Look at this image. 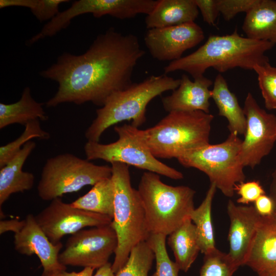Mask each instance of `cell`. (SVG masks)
Returning <instances> with one entry per match:
<instances>
[{"label": "cell", "mask_w": 276, "mask_h": 276, "mask_svg": "<svg viewBox=\"0 0 276 276\" xmlns=\"http://www.w3.org/2000/svg\"><path fill=\"white\" fill-rule=\"evenodd\" d=\"M111 177V166L97 165L73 154L62 153L48 158L44 165L38 195L43 200L52 201Z\"/></svg>", "instance_id": "cell-8"}, {"label": "cell", "mask_w": 276, "mask_h": 276, "mask_svg": "<svg viewBox=\"0 0 276 276\" xmlns=\"http://www.w3.org/2000/svg\"><path fill=\"white\" fill-rule=\"evenodd\" d=\"M25 224V219L23 220L18 219L1 220L0 234L2 235L8 231H12L16 234L22 229Z\"/></svg>", "instance_id": "cell-36"}, {"label": "cell", "mask_w": 276, "mask_h": 276, "mask_svg": "<svg viewBox=\"0 0 276 276\" xmlns=\"http://www.w3.org/2000/svg\"><path fill=\"white\" fill-rule=\"evenodd\" d=\"M154 259L147 242H141L132 249L126 263L116 276H148Z\"/></svg>", "instance_id": "cell-26"}, {"label": "cell", "mask_w": 276, "mask_h": 276, "mask_svg": "<svg viewBox=\"0 0 276 276\" xmlns=\"http://www.w3.org/2000/svg\"><path fill=\"white\" fill-rule=\"evenodd\" d=\"M259 276H276V269L258 274Z\"/></svg>", "instance_id": "cell-41"}, {"label": "cell", "mask_w": 276, "mask_h": 276, "mask_svg": "<svg viewBox=\"0 0 276 276\" xmlns=\"http://www.w3.org/2000/svg\"><path fill=\"white\" fill-rule=\"evenodd\" d=\"M246 37L276 43V1L259 0L247 13L242 26Z\"/></svg>", "instance_id": "cell-20"}, {"label": "cell", "mask_w": 276, "mask_h": 276, "mask_svg": "<svg viewBox=\"0 0 276 276\" xmlns=\"http://www.w3.org/2000/svg\"><path fill=\"white\" fill-rule=\"evenodd\" d=\"M245 265L258 274L276 269V214L261 217Z\"/></svg>", "instance_id": "cell-17"}, {"label": "cell", "mask_w": 276, "mask_h": 276, "mask_svg": "<svg viewBox=\"0 0 276 276\" xmlns=\"http://www.w3.org/2000/svg\"><path fill=\"white\" fill-rule=\"evenodd\" d=\"M216 189V186L211 183L201 203L193 210L190 216L196 227L200 251L204 255L216 248L211 210Z\"/></svg>", "instance_id": "cell-25"}, {"label": "cell", "mask_w": 276, "mask_h": 276, "mask_svg": "<svg viewBox=\"0 0 276 276\" xmlns=\"http://www.w3.org/2000/svg\"><path fill=\"white\" fill-rule=\"evenodd\" d=\"M114 130L118 139L113 143L103 144L87 141L85 143L84 151L86 159H102L110 164L121 163L175 180L183 178L181 172L164 164L152 154L142 139L139 128L125 124L115 126Z\"/></svg>", "instance_id": "cell-9"}, {"label": "cell", "mask_w": 276, "mask_h": 276, "mask_svg": "<svg viewBox=\"0 0 276 276\" xmlns=\"http://www.w3.org/2000/svg\"><path fill=\"white\" fill-rule=\"evenodd\" d=\"M257 212L262 217L272 215L275 210L274 204L271 198L265 194L260 196L255 202Z\"/></svg>", "instance_id": "cell-35"}, {"label": "cell", "mask_w": 276, "mask_h": 276, "mask_svg": "<svg viewBox=\"0 0 276 276\" xmlns=\"http://www.w3.org/2000/svg\"><path fill=\"white\" fill-rule=\"evenodd\" d=\"M48 119L42 104L34 99L29 87L24 89L18 101L11 104L0 103L1 129L13 124L25 126L33 120L45 121Z\"/></svg>", "instance_id": "cell-22"}, {"label": "cell", "mask_w": 276, "mask_h": 276, "mask_svg": "<svg viewBox=\"0 0 276 276\" xmlns=\"http://www.w3.org/2000/svg\"><path fill=\"white\" fill-rule=\"evenodd\" d=\"M36 146L31 140L0 170V206L14 193L31 190L35 177L33 173L22 171L28 156Z\"/></svg>", "instance_id": "cell-18"}, {"label": "cell", "mask_w": 276, "mask_h": 276, "mask_svg": "<svg viewBox=\"0 0 276 276\" xmlns=\"http://www.w3.org/2000/svg\"><path fill=\"white\" fill-rule=\"evenodd\" d=\"M167 236L150 234L146 241L154 254L156 261L155 271L151 276H178L180 270L175 262L168 255L166 240Z\"/></svg>", "instance_id": "cell-28"}, {"label": "cell", "mask_w": 276, "mask_h": 276, "mask_svg": "<svg viewBox=\"0 0 276 276\" xmlns=\"http://www.w3.org/2000/svg\"><path fill=\"white\" fill-rule=\"evenodd\" d=\"M242 140L235 133H230L222 143L209 144L191 150L177 159L183 167L194 168L204 173L226 196L234 195L235 187L244 182L245 175L240 158Z\"/></svg>", "instance_id": "cell-7"}, {"label": "cell", "mask_w": 276, "mask_h": 276, "mask_svg": "<svg viewBox=\"0 0 276 276\" xmlns=\"http://www.w3.org/2000/svg\"><path fill=\"white\" fill-rule=\"evenodd\" d=\"M253 70L258 76L265 107L268 110L276 109V67L268 62L256 65Z\"/></svg>", "instance_id": "cell-31"}, {"label": "cell", "mask_w": 276, "mask_h": 276, "mask_svg": "<svg viewBox=\"0 0 276 276\" xmlns=\"http://www.w3.org/2000/svg\"><path fill=\"white\" fill-rule=\"evenodd\" d=\"M243 109L246 126L240 158L244 167L253 169L270 153L276 142V116L260 107L250 93Z\"/></svg>", "instance_id": "cell-11"}, {"label": "cell", "mask_w": 276, "mask_h": 276, "mask_svg": "<svg viewBox=\"0 0 276 276\" xmlns=\"http://www.w3.org/2000/svg\"><path fill=\"white\" fill-rule=\"evenodd\" d=\"M274 44L241 36L236 30L231 34L211 35L196 51L165 66L164 74L183 71L194 79L211 67L220 73L236 67L254 70L256 65L269 62L265 53Z\"/></svg>", "instance_id": "cell-2"}, {"label": "cell", "mask_w": 276, "mask_h": 276, "mask_svg": "<svg viewBox=\"0 0 276 276\" xmlns=\"http://www.w3.org/2000/svg\"><path fill=\"white\" fill-rule=\"evenodd\" d=\"M200 10L203 20L210 25H214L219 13L217 0H194Z\"/></svg>", "instance_id": "cell-34"}, {"label": "cell", "mask_w": 276, "mask_h": 276, "mask_svg": "<svg viewBox=\"0 0 276 276\" xmlns=\"http://www.w3.org/2000/svg\"><path fill=\"white\" fill-rule=\"evenodd\" d=\"M65 271H43L41 276H64V273Z\"/></svg>", "instance_id": "cell-40"}, {"label": "cell", "mask_w": 276, "mask_h": 276, "mask_svg": "<svg viewBox=\"0 0 276 276\" xmlns=\"http://www.w3.org/2000/svg\"><path fill=\"white\" fill-rule=\"evenodd\" d=\"M145 54L136 36L109 28L96 37L84 53L64 52L40 72L41 77L58 84L46 106L86 102L103 106L110 95L132 84L133 70Z\"/></svg>", "instance_id": "cell-1"}, {"label": "cell", "mask_w": 276, "mask_h": 276, "mask_svg": "<svg viewBox=\"0 0 276 276\" xmlns=\"http://www.w3.org/2000/svg\"><path fill=\"white\" fill-rule=\"evenodd\" d=\"M180 79L178 87L170 95L162 98L164 109L168 112L202 111L210 113L212 80L202 76L192 81L185 74Z\"/></svg>", "instance_id": "cell-16"}, {"label": "cell", "mask_w": 276, "mask_h": 276, "mask_svg": "<svg viewBox=\"0 0 276 276\" xmlns=\"http://www.w3.org/2000/svg\"><path fill=\"white\" fill-rule=\"evenodd\" d=\"M94 269L90 267H84L80 272H66L64 271V276H93Z\"/></svg>", "instance_id": "cell-39"}, {"label": "cell", "mask_w": 276, "mask_h": 276, "mask_svg": "<svg viewBox=\"0 0 276 276\" xmlns=\"http://www.w3.org/2000/svg\"><path fill=\"white\" fill-rule=\"evenodd\" d=\"M117 246V234L111 224L83 229L68 238L59 261L65 266L98 269L108 262Z\"/></svg>", "instance_id": "cell-10"}, {"label": "cell", "mask_w": 276, "mask_h": 276, "mask_svg": "<svg viewBox=\"0 0 276 276\" xmlns=\"http://www.w3.org/2000/svg\"><path fill=\"white\" fill-rule=\"evenodd\" d=\"M211 91V98L218 109L219 115L226 118L228 121L230 133L244 134L246 120L243 109L240 107L236 96L230 91L225 79L221 74L216 77Z\"/></svg>", "instance_id": "cell-21"}, {"label": "cell", "mask_w": 276, "mask_h": 276, "mask_svg": "<svg viewBox=\"0 0 276 276\" xmlns=\"http://www.w3.org/2000/svg\"><path fill=\"white\" fill-rule=\"evenodd\" d=\"M259 0H217L218 10L226 20H230L240 12L247 13Z\"/></svg>", "instance_id": "cell-32"}, {"label": "cell", "mask_w": 276, "mask_h": 276, "mask_svg": "<svg viewBox=\"0 0 276 276\" xmlns=\"http://www.w3.org/2000/svg\"><path fill=\"white\" fill-rule=\"evenodd\" d=\"M114 275L112 264L108 262L99 268L96 273L93 276H114Z\"/></svg>", "instance_id": "cell-37"}, {"label": "cell", "mask_w": 276, "mask_h": 276, "mask_svg": "<svg viewBox=\"0 0 276 276\" xmlns=\"http://www.w3.org/2000/svg\"><path fill=\"white\" fill-rule=\"evenodd\" d=\"M238 268L228 253L216 248L204 255L199 276H232Z\"/></svg>", "instance_id": "cell-30"}, {"label": "cell", "mask_w": 276, "mask_h": 276, "mask_svg": "<svg viewBox=\"0 0 276 276\" xmlns=\"http://www.w3.org/2000/svg\"><path fill=\"white\" fill-rule=\"evenodd\" d=\"M22 229L14 234L15 249L27 256L36 255L39 258L44 272L65 271L66 266L59 261V252L63 245L60 242L52 243L36 222L35 216H26Z\"/></svg>", "instance_id": "cell-15"}, {"label": "cell", "mask_w": 276, "mask_h": 276, "mask_svg": "<svg viewBox=\"0 0 276 276\" xmlns=\"http://www.w3.org/2000/svg\"><path fill=\"white\" fill-rule=\"evenodd\" d=\"M137 191L150 234L170 235L190 218L195 209V191L188 186L167 185L153 172L143 174Z\"/></svg>", "instance_id": "cell-6"}, {"label": "cell", "mask_w": 276, "mask_h": 276, "mask_svg": "<svg viewBox=\"0 0 276 276\" xmlns=\"http://www.w3.org/2000/svg\"><path fill=\"white\" fill-rule=\"evenodd\" d=\"M214 116L202 111H172L156 125L140 129V136L156 158L178 157L209 143Z\"/></svg>", "instance_id": "cell-4"}, {"label": "cell", "mask_w": 276, "mask_h": 276, "mask_svg": "<svg viewBox=\"0 0 276 276\" xmlns=\"http://www.w3.org/2000/svg\"><path fill=\"white\" fill-rule=\"evenodd\" d=\"M49 132L42 129L40 120H35L27 123L21 134L15 140L1 146L0 168L7 164L29 141L33 139L47 140Z\"/></svg>", "instance_id": "cell-27"}, {"label": "cell", "mask_w": 276, "mask_h": 276, "mask_svg": "<svg viewBox=\"0 0 276 276\" xmlns=\"http://www.w3.org/2000/svg\"><path fill=\"white\" fill-rule=\"evenodd\" d=\"M204 39L202 28L195 22L161 28L148 29L145 44L151 56L160 61H175L187 50Z\"/></svg>", "instance_id": "cell-13"}, {"label": "cell", "mask_w": 276, "mask_h": 276, "mask_svg": "<svg viewBox=\"0 0 276 276\" xmlns=\"http://www.w3.org/2000/svg\"><path fill=\"white\" fill-rule=\"evenodd\" d=\"M269 196L272 199L275 207L274 213L276 214V168L271 174V180L269 187Z\"/></svg>", "instance_id": "cell-38"}, {"label": "cell", "mask_w": 276, "mask_h": 276, "mask_svg": "<svg viewBox=\"0 0 276 276\" xmlns=\"http://www.w3.org/2000/svg\"><path fill=\"white\" fill-rule=\"evenodd\" d=\"M35 218L54 244L60 242L66 235H73L87 227L109 225L112 220L108 216L75 208L60 198L52 200Z\"/></svg>", "instance_id": "cell-12"}, {"label": "cell", "mask_w": 276, "mask_h": 276, "mask_svg": "<svg viewBox=\"0 0 276 276\" xmlns=\"http://www.w3.org/2000/svg\"><path fill=\"white\" fill-rule=\"evenodd\" d=\"M114 187V210L111 225L117 234L118 246L112 268L115 274L126 263L131 250L150 236L144 209L137 190L131 183L129 166L111 163Z\"/></svg>", "instance_id": "cell-5"}, {"label": "cell", "mask_w": 276, "mask_h": 276, "mask_svg": "<svg viewBox=\"0 0 276 276\" xmlns=\"http://www.w3.org/2000/svg\"><path fill=\"white\" fill-rule=\"evenodd\" d=\"M227 211L230 220L228 254L240 267L245 265L261 216L254 206L237 205L231 200Z\"/></svg>", "instance_id": "cell-14"}, {"label": "cell", "mask_w": 276, "mask_h": 276, "mask_svg": "<svg viewBox=\"0 0 276 276\" xmlns=\"http://www.w3.org/2000/svg\"><path fill=\"white\" fill-rule=\"evenodd\" d=\"M180 82V79L165 74L152 75L112 94L96 110V117L85 132V138L87 141L99 142L108 128L125 121H131V125L139 128L146 121L149 103L166 91L176 89Z\"/></svg>", "instance_id": "cell-3"}, {"label": "cell", "mask_w": 276, "mask_h": 276, "mask_svg": "<svg viewBox=\"0 0 276 276\" xmlns=\"http://www.w3.org/2000/svg\"><path fill=\"white\" fill-rule=\"evenodd\" d=\"M114 187L111 177L94 185L85 194L71 203L76 208L108 216L113 218Z\"/></svg>", "instance_id": "cell-24"}, {"label": "cell", "mask_w": 276, "mask_h": 276, "mask_svg": "<svg viewBox=\"0 0 276 276\" xmlns=\"http://www.w3.org/2000/svg\"><path fill=\"white\" fill-rule=\"evenodd\" d=\"M168 244L180 270L187 272L200 251L196 227L190 218L168 235Z\"/></svg>", "instance_id": "cell-23"}, {"label": "cell", "mask_w": 276, "mask_h": 276, "mask_svg": "<svg viewBox=\"0 0 276 276\" xmlns=\"http://www.w3.org/2000/svg\"><path fill=\"white\" fill-rule=\"evenodd\" d=\"M235 191L240 196L237 203L244 204L254 203L260 196L265 194L260 182L256 180L238 183L235 187Z\"/></svg>", "instance_id": "cell-33"}, {"label": "cell", "mask_w": 276, "mask_h": 276, "mask_svg": "<svg viewBox=\"0 0 276 276\" xmlns=\"http://www.w3.org/2000/svg\"><path fill=\"white\" fill-rule=\"evenodd\" d=\"M68 0H0V8L21 7L29 8L40 21L51 20L60 12V4Z\"/></svg>", "instance_id": "cell-29"}, {"label": "cell", "mask_w": 276, "mask_h": 276, "mask_svg": "<svg viewBox=\"0 0 276 276\" xmlns=\"http://www.w3.org/2000/svg\"><path fill=\"white\" fill-rule=\"evenodd\" d=\"M198 13L194 0H158L145 23L148 29L177 26L195 22Z\"/></svg>", "instance_id": "cell-19"}]
</instances>
